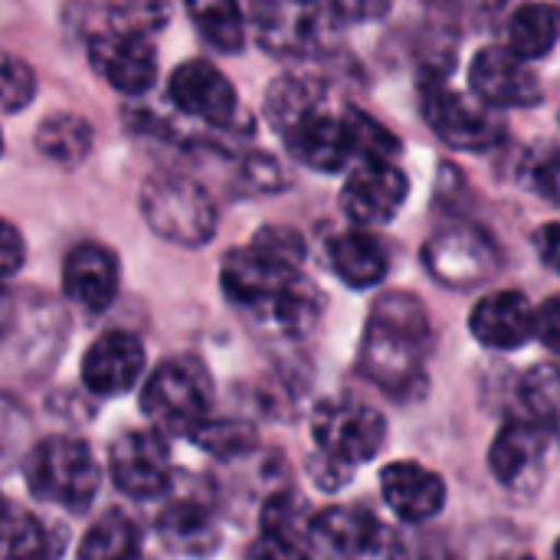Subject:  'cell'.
<instances>
[{
	"label": "cell",
	"instance_id": "34",
	"mask_svg": "<svg viewBox=\"0 0 560 560\" xmlns=\"http://www.w3.org/2000/svg\"><path fill=\"white\" fill-rule=\"evenodd\" d=\"M36 95V72L23 56L0 52V112L16 115Z\"/></svg>",
	"mask_w": 560,
	"mask_h": 560
},
{
	"label": "cell",
	"instance_id": "15",
	"mask_svg": "<svg viewBox=\"0 0 560 560\" xmlns=\"http://www.w3.org/2000/svg\"><path fill=\"white\" fill-rule=\"evenodd\" d=\"M423 259H427L430 272L453 289L476 285V282L489 279L499 266V253H495L492 240L472 226H456V230L430 240Z\"/></svg>",
	"mask_w": 560,
	"mask_h": 560
},
{
	"label": "cell",
	"instance_id": "33",
	"mask_svg": "<svg viewBox=\"0 0 560 560\" xmlns=\"http://www.w3.org/2000/svg\"><path fill=\"white\" fill-rule=\"evenodd\" d=\"M187 440L200 450H207L217 459H233V456H246L256 446V433L249 423H236V420H210L203 417Z\"/></svg>",
	"mask_w": 560,
	"mask_h": 560
},
{
	"label": "cell",
	"instance_id": "23",
	"mask_svg": "<svg viewBox=\"0 0 560 560\" xmlns=\"http://www.w3.org/2000/svg\"><path fill=\"white\" fill-rule=\"evenodd\" d=\"M545 450H548V433L532 420H515L505 423L502 433L495 436L489 466L502 486H522L528 476L541 469Z\"/></svg>",
	"mask_w": 560,
	"mask_h": 560
},
{
	"label": "cell",
	"instance_id": "7",
	"mask_svg": "<svg viewBox=\"0 0 560 560\" xmlns=\"http://www.w3.org/2000/svg\"><path fill=\"white\" fill-rule=\"evenodd\" d=\"M108 476L115 489L135 502L161 499L174 482L171 446L164 433L154 430H128L108 450Z\"/></svg>",
	"mask_w": 560,
	"mask_h": 560
},
{
	"label": "cell",
	"instance_id": "29",
	"mask_svg": "<svg viewBox=\"0 0 560 560\" xmlns=\"http://www.w3.org/2000/svg\"><path fill=\"white\" fill-rule=\"evenodd\" d=\"M560 39V13L551 3H522L509 20V49L522 59L548 56Z\"/></svg>",
	"mask_w": 560,
	"mask_h": 560
},
{
	"label": "cell",
	"instance_id": "20",
	"mask_svg": "<svg viewBox=\"0 0 560 560\" xmlns=\"http://www.w3.org/2000/svg\"><path fill=\"white\" fill-rule=\"evenodd\" d=\"M469 328L479 345L512 351L535 338V308L522 292H492L472 308Z\"/></svg>",
	"mask_w": 560,
	"mask_h": 560
},
{
	"label": "cell",
	"instance_id": "4",
	"mask_svg": "<svg viewBox=\"0 0 560 560\" xmlns=\"http://www.w3.org/2000/svg\"><path fill=\"white\" fill-rule=\"evenodd\" d=\"M213 381L197 358H171L141 387V410L161 433L187 436L210 417Z\"/></svg>",
	"mask_w": 560,
	"mask_h": 560
},
{
	"label": "cell",
	"instance_id": "40",
	"mask_svg": "<svg viewBox=\"0 0 560 560\" xmlns=\"http://www.w3.org/2000/svg\"><path fill=\"white\" fill-rule=\"evenodd\" d=\"M167 7L171 0H125V20L121 23H131L138 30H154L167 20Z\"/></svg>",
	"mask_w": 560,
	"mask_h": 560
},
{
	"label": "cell",
	"instance_id": "26",
	"mask_svg": "<svg viewBox=\"0 0 560 560\" xmlns=\"http://www.w3.org/2000/svg\"><path fill=\"white\" fill-rule=\"evenodd\" d=\"M318 108H325V85L308 72H285L266 92V118L279 135H285L292 125L315 115Z\"/></svg>",
	"mask_w": 560,
	"mask_h": 560
},
{
	"label": "cell",
	"instance_id": "8",
	"mask_svg": "<svg viewBox=\"0 0 560 560\" xmlns=\"http://www.w3.org/2000/svg\"><path fill=\"white\" fill-rule=\"evenodd\" d=\"M92 69L121 95H144L158 82V52L148 30L121 23L89 39Z\"/></svg>",
	"mask_w": 560,
	"mask_h": 560
},
{
	"label": "cell",
	"instance_id": "18",
	"mask_svg": "<svg viewBox=\"0 0 560 560\" xmlns=\"http://www.w3.org/2000/svg\"><path fill=\"white\" fill-rule=\"evenodd\" d=\"M289 154L295 161H302L312 171H325L335 174L341 167H348L354 158V141H351V125H348V112L345 115H331L328 108H318L315 115L302 118L299 125H292L282 135Z\"/></svg>",
	"mask_w": 560,
	"mask_h": 560
},
{
	"label": "cell",
	"instance_id": "16",
	"mask_svg": "<svg viewBox=\"0 0 560 560\" xmlns=\"http://www.w3.org/2000/svg\"><path fill=\"white\" fill-rule=\"evenodd\" d=\"M302 266H292V262H282L276 256H269L266 249L259 246H246V249H236L223 259V272H220V282H223V292L226 299L236 305V308H259L262 302H269L282 285H289L295 276H299Z\"/></svg>",
	"mask_w": 560,
	"mask_h": 560
},
{
	"label": "cell",
	"instance_id": "10",
	"mask_svg": "<svg viewBox=\"0 0 560 560\" xmlns=\"http://www.w3.org/2000/svg\"><path fill=\"white\" fill-rule=\"evenodd\" d=\"M407 200V177L394 161L368 158L348 174L341 190V210L354 226H384L390 223Z\"/></svg>",
	"mask_w": 560,
	"mask_h": 560
},
{
	"label": "cell",
	"instance_id": "43",
	"mask_svg": "<svg viewBox=\"0 0 560 560\" xmlns=\"http://www.w3.org/2000/svg\"><path fill=\"white\" fill-rule=\"evenodd\" d=\"M16 322H20V305H16V295L0 285V348L10 341V335L16 331Z\"/></svg>",
	"mask_w": 560,
	"mask_h": 560
},
{
	"label": "cell",
	"instance_id": "31",
	"mask_svg": "<svg viewBox=\"0 0 560 560\" xmlns=\"http://www.w3.org/2000/svg\"><path fill=\"white\" fill-rule=\"evenodd\" d=\"M141 551V532L125 512H105L82 538L79 558H131Z\"/></svg>",
	"mask_w": 560,
	"mask_h": 560
},
{
	"label": "cell",
	"instance_id": "12",
	"mask_svg": "<svg viewBox=\"0 0 560 560\" xmlns=\"http://www.w3.org/2000/svg\"><path fill=\"white\" fill-rule=\"evenodd\" d=\"M472 95L492 108H528L541 102L538 75L532 72L528 59L512 52L509 46H489L476 52L469 66Z\"/></svg>",
	"mask_w": 560,
	"mask_h": 560
},
{
	"label": "cell",
	"instance_id": "30",
	"mask_svg": "<svg viewBox=\"0 0 560 560\" xmlns=\"http://www.w3.org/2000/svg\"><path fill=\"white\" fill-rule=\"evenodd\" d=\"M190 23L217 52H240L246 43V16L236 0H184Z\"/></svg>",
	"mask_w": 560,
	"mask_h": 560
},
{
	"label": "cell",
	"instance_id": "22",
	"mask_svg": "<svg viewBox=\"0 0 560 560\" xmlns=\"http://www.w3.org/2000/svg\"><path fill=\"white\" fill-rule=\"evenodd\" d=\"M308 541H312L308 505L295 492L269 495L259 512V551L276 558H299L308 555Z\"/></svg>",
	"mask_w": 560,
	"mask_h": 560
},
{
	"label": "cell",
	"instance_id": "44",
	"mask_svg": "<svg viewBox=\"0 0 560 560\" xmlns=\"http://www.w3.org/2000/svg\"><path fill=\"white\" fill-rule=\"evenodd\" d=\"M335 7V13L348 23V20H364L371 13H377V0H328Z\"/></svg>",
	"mask_w": 560,
	"mask_h": 560
},
{
	"label": "cell",
	"instance_id": "9",
	"mask_svg": "<svg viewBox=\"0 0 560 560\" xmlns=\"http://www.w3.org/2000/svg\"><path fill=\"white\" fill-rule=\"evenodd\" d=\"M423 112L436 138L459 151H486L505 138V125L495 115L499 108L450 89H433Z\"/></svg>",
	"mask_w": 560,
	"mask_h": 560
},
{
	"label": "cell",
	"instance_id": "21",
	"mask_svg": "<svg viewBox=\"0 0 560 560\" xmlns=\"http://www.w3.org/2000/svg\"><path fill=\"white\" fill-rule=\"evenodd\" d=\"M381 492L404 522H427L446 505V482L420 463H390L381 472Z\"/></svg>",
	"mask_w": 560,
	"mask_h": 560
},
{
	"label": "cell",
	"instance_id": "32",
	"mask_svg": "<svg viewBox=\"0 0 560 560\" xmlns=\"http://www.w3.org/2000/svg\"><path fill=\"white\" fill-rule=\"evenodd\" d=\"M522 404L528 420L538 423L548 436L560 440V368L538 364L522 377Z\"/></svg>",
	"mask_w": 560,
	"mask_h": 560
},
{
	"label": "cell",
	"instance_id": "36",
	"mask_svg": "<svg viewBox=\"0 0 560 560\" xmlns=\"http://www.w3.org/2000/svg\"><path fill=\"white\" fill-rule=\"evenodd\" d=\"M26 450H30V417L13 397L0 394V472L10 469L16 459H23Z\"/></svg>",
	"mask_w": 560,
	"mask_h": 560
},
{
	"label": "cell",
	"instance_id": "28",
	"mask_svg": "<svg viewBox=\"0 0 560 560\" xmlns=\"http://www.w3.org/2000/svg\"><path fill=\"white\" fill-rule=\"evenodd\" d=\"M92 144H95L92 125L75 112L49 115L36 128V151L59 167H79L92 154Z\"/></svg>",
	"mask_w": 560,
	"mask_h": 560
},
{
	"label": "cell",
	"instance_id": "1",
	"mask_svg": "<svg viewBox=\"0 0 560 560\" xmlns=\"http://www.w3.org/2000/svg\"><path fill=\"white\" fill-rule=\"evenodd\" d=\"M427 348H430V318L423 305L404 292L384 295L368 318V331L361 345V371L387 394L410 397L417 387H423Z\"/></svg>",
	"mask_w": 560,
	"mask_h": 560
},
{
	"label": "cell",
	"instance_id": "41",
	"mask_svg": "<svg viewBox=\"0 0 560 560\" xmlns=\"http://www.w3.org/2000/svg\"><path fill=\"white\" fill-rule=\"evenodd\" d=\"M535 338L548 348L560 354V295L548 299L538 312H535Z\"/></svg>",
	"mask_w": 560,
	"mask_h": 560
},
{
	"label": "cell",
	"instance_id": "13",
	"mask_svg": "<svg viewBox=\"0 0 560 560\" xmlns=\"http://www.w3.org/2000/svg\"><path fill=\"white\" fill-rule=\"evenodd\" d=\"M164 505L154 518L161 541L180 555H207L217 545V509L197 486H174L161 495Z\"/></svg>",
	"mask_w": 560,
	"mask_h": 560
},
{
	"label": "cell",
	"instance_id": "42",
	"mask_svg": "<svg viewBox=\"0 0 560 560\" xmlns=\"http://www.w3.org/2000/svg\"><path fill=\"white\" fill-rule=\"evenodd\" d=\"M535 249H538L541 262L560 276V223H545L535 233Z\"/></svg>",
	"mask_w": 560,
	"mask_h": 560
},
{
	"label": "cell",
	"instance_id": "5",
	"mask_svg": "<svg viewBox=\"0 0 560 560\" xmlns=\"http://www.w3.org/2000/svg\"><path fill=\"white\" fill-rule=\"evenodd\" d=\"M341 23L328 0H253L256 36L279 56H315L328 49Z\"/></svg>",
	"mask_w": 560,
	"mask_h": 560
},
{
	"label": "cell",
	"instance_id": "17",
	"mask_svg": "<svg viewBox=\"0 0 560 560\" xmlns=\"http://www.w3.org/2000/svg\"><path fill=\"white\" fill-rule=\"evenodd\" d=\"M144 377V345L131 331H105L82 358V384L98 397L128 394Z\"/></svg>",
	"mask_w": 560,
	"mask_h": 560
},
{
	"label": "cell",
	"instance_id": "27",
	"mask_svg": "<svg viewBox=\"0 0 560 560\" xmlns=\"http://www.w3.org/2000/svg\"><path fill=\"white\" fill-rule=\"evenodd\" d=\"M62 538L52 541V528L36 515L13 509L0 495V560H33L59 555Z\"/></svg>",
	"mask_w": 560,
	"mask_h": 560
},
{
	"label": "cell",
	"instance_id": "24",
	"mask_svg": "<svg viewBox=\"0 0 560 560\" xmlns=\"http://www.w3.org/2000/svg\"><path fill=\"white\" fill-rule=\"evenodd\" d=\"M328 262H331L335 276L351 289L377 285L390 266L384 243L374 233H368V226H354V230L335 236L328 246Z\"/></svg>",
	"mask_w": 560,
	"mask_h": 560
},
{
	"label": "cell",
	"instance_id": "19",
	"mask_svg": "<svg viewBox=\"0 0 560 560\" xmlns=\"http://www.w3.org/2000/svg\"><path fill=\"white\" fill-rule=\"evenodd\" d=\"M121 282L118 256L102 243H79L62 262V292L85 312H105Z\"/></svg>",
	"mask_w": 560,
	"mask_h": 560
},
{
	"label": "cell",
	"instance_id": "11",
	"mask_svg": "<svg viewBox=\"0 0 560 560\" xmlns=\"http://www.w3.org/2000/svg\"><path fill=\"white\" fill-rule=\"evenodd\" d=\"M167 95L174 108L187 118L207 121L213 128H230L236 118V89L233 82L207 59L180 62L171 72Z\"/></svg>",
	"mask_w": 560,
	"mask_h": 560
},
{
	"label": "cell",
	"instance_id": "46",
	"mask_svg": "<svg viewBox=\"0 0 560 560\" xmlns=\"http://www.w3.org/2000/svg\"><path fill=\"white\" fill-rule=\"evenodd\" d=\"M555 555H558V558H560V541H558V548H555Z\"/></svg>",
	"mask_w": 560,
	"mask_h": 560
},
{
	"label": "cell",
	"instance_id": "14",
	"mask_svg": "<svg viewBox=\"0 0 560 560\" xmlns=\"http://www.w3.org/2000/svg\"><path fill=\"white\" fill-rule=\"evenodd\" d=\"M390 551V532L364 509H328L312 515L308 555L322 558H377Z\"/></svg>",
	"mask_w": 560,
	"mask_h": 560
},
{
	"label": "cell",
	"instance_id": "38",
	"mask_svg": "<svg viewBox=\"0 0 560 560\" xmlns=\"http://www.w3.org/2000/svg\"><path fill=\"white\" fill-rule=\"evenodd\" d=\"M23 259H26L23 233L10 220L0 217V285H7L23 269Z\"/></svg>",
	"mask_w": 560,
	"mask_h": 560
},
{
	"label": "cell",
	"instance_id": "35",
	"mask_svg": "<svg viewBox=\"0 0 560 560\" xmlns=\"http://www.w3.org/2000/svg\"><path fill=\"white\" fill-rule=\"evenodd\" d=\"M348 125H351V141H354V158L358 161H368V158L394 161V154L400 151L397 138L381 121H374L371 115H364L358 108H348Z\"/></svg>",
	"mask_w": 560,
	"mask_h": 560
},
{
	"label": "cell",
	"instance_id": "39",
	"mask_svg": "<svg viewBox=\"0 0 560 560\" xmlns=\"http://www.w3.org/2000/svg\"><path fill=\"white\" fill-rule=\"evenodd\" d=\"M532 184L548 203L560 207V151H548L532 164Z\"/></svg>",
	"mask_w": 560,
	"mask_h": 560
},
{
	"label": "cell",
	"instance_id": "37",
	"mask_svg": "<svg viewBox=\"0 0 560 560\" xmlns=\"http://www.w3.org/2000/svg\"><path fill=\"white\" fill-rule=\"evenodd\" d=\"M253 246H259L269 256H276L282 262H292V266L305 262V240L295 230H289V226H262L253 236Z\"/></svg>",
	"mask_w": 560,
	"mask_h": 560
},
{
	"label": "cell",
	"instance_id": "25",
	"mask_svg": "<svg viewBox=\"0 0 560 560\" xmlns=\"http://www.w3.org/2000/svg\"><path fill=\"white\" fill-rule=\"evenodd\" d=\"M322 312V295L318 289L299 272L289 285H282L269 302H262L259 308H253L249 315L266 325L269 331H276L279 338H305Z\"/></svg>",
	"mask_w": 560,
	"mask_h": 560
},
{
	"label": "cell",
	"instance_id": "3",
	"mask_svg": "<svg viewBox=\"0 0 560 560\" xmlns=\"http://www.w3.org/2000/svg\"><path fill=\"white\" fill-rule=\"evenodd\" d=\"M141 213L148 226L187 249L217 236V203L203 184L187 174H154L141 187Z\"/></svg>",
	"mask_w": 560,
	"mask_h": 560
},
{
	"label": "cell",
	"instance_id": "6",
	"mask_svg": "<svg viewBox=\"0 0 560 560\" xmlns=\"http://www.w3.org/2000/svg\"><path fill=\"white\" fill-rule=\"evenodd\" d=\"M312 436L322 456L354 469L361 463H371L387 436L384 417L358 400H325L315 407L312 417Z\"/></svg>",
	"mask_w": 560,
	"mask_h": 560
},
{
	"label": "cell",
	"instance_id": "2",
	"mask_svg": "<svg viewBox=\"0 0 560 560\" xmlns=\"http://www.w3.org/2000/svg\"><path fill=\"white\" fill-rule=\"evenodd\" d=\"M23 479L36 502L79 515L98 499L102 469L85 440L46 436L23 453Z\"/></svg>",
	"mask_w": 560,
	"mask_h": 560
},
{
	"label": "cell",
	"instance_id": "45",
	"mask_svg": "<svg viewBox=\"0 0 560 560\" xmlns=\"http://www.w3.org/2000/svg\"><path fill=\"white\" fill-rule=\"evenodd\" d=\"M0 154H3V135H0Z\"/></svg>",
	"mask_w": 560,
	"mask_h": 560
}]
</instances>
